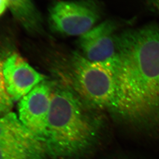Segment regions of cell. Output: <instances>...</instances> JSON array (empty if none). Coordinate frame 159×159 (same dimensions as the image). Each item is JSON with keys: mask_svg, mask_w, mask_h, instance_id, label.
<instances>
[{"mask_svg": "<svg viewBox=\"0 0 159 159\" xmlns=\"http://www.w3.org/2000/svg\"><path fill=\"white\" fill-rule=\"evenodd\" d=\"M119 28L118 22L108 19L79 36L77 44L81 54L92 62L109 63L116 54Z\"/></svg>", "mask_w": 159, "mask_h": 159, "instance_id": "52a82bcc", "label": "cell"}, {"mask_svg": "<svg viewBox=\"0 0 159 159\" xmlns=\"http://www.w3.org/2000/svg\"><path fill=\"white\" fill-rule=\"evenodd\" d=\"M147 4L150 10L159 15V0H147Z\"/></svg>", "mask_w": 159, "mask_h": 159, "instance_id": "8fae6325", "label": "cell"}, {"mask_svg": "<svg viewBox=\"0 0 159 159\" xmlns=\"http://www.w3.org/2000/svg\"><path fill=\"white\" fill-rule=\"evenodd\" d=\"M97 128L72 90L53 86L46 149L52 159H86L97 142Z\"/></svg>", "mask_w": 159, "mask_h": 159, "instance_id": "7a4b0ae2", "label": "cell"}, {"mask_svg": "<svg viewBox=\"0 0 159 159\" xmlns=\"http://www.w3.org/2000/svg\"><path fill=\"white\" fill-rule=\"evenodd\" d=\"M110 159H132L131 158H127V157H118V158H111Z\"/></svg>", "mask_w": 159, "mask_h": 159, "instance_id": "4fadbf2b", "label": "cell"}, {"mask_svg": "<svg viewBox=\"0 0 159 159\" xmlns=\"http://www.w3.org/2000/svg\"><path fill=\"white\" fill-rule=\"evenodd\" d=\"M116 54L106 64L116 86L112 110L159 138V25L118 32Z\"/></svg>", "mask_w": 159, "mask_h": 159, "instance_id": "6da1fadb", "label": "cell"}, {"mask_svg": "<svg viewBox=\"0 0 159 159\" xmlns=\"http://www.w3.org/2000/svg\"><path fill=\"white\" fill-rule=\"evenodd\" d=\"M0 47V115H4L11 112L13 107V101L8 94L5 86L3 77V63L6 57L4 53Z\"/></svg>", "mask_w": 159, "mask_h": 159, "instance_id": "30bf717a", "label": "cell"}, {"mask_svg": "<svg viewBox=\"0 0 159 159\" xmlns=\"http://www.w3.org/2000/svg\"><path fill=\"white\" fill-rule=\"evenodd\" d=\"M104 14V5L99 0L58 1L49 8L48 23L57 35L80 36L93 28Z\"/></svg>", "mask_w": 159, "mask_h": 159, "instance_id": "277c9868", "label": "cell"}, {"mask_svg": "<svg viewBox=\"0 0 159 159\" xmlns=\"http://www.w3.org/2000/svg\"><path fill=\"white\" fill-rule=\"evenodd\" d=\"M68 60L71 81L80 96L96 107L112 109L116 86L110 68L90 61L77 52H72Z\"/></svg>", "mask_w": 159, "mask_h": 159, "instance_id": "3957f363", "label": "cell"}, {"mask_svg": "<svg viewBox=\"0 0 159 159\" xmlns=\"http://www.w3.org/2000/svg\"><path fill=\"white\" fill-rule=\"evenodd\" d=\"M52 90V84L44 80L22 98L18 104L20 121L44 144Z\"/></svg>", "mask_w": 159, "mask_h": 159, "instance_id": "8992f818", "label": "cell"}, {"mask_svg": "<svg viewBox=\"0 0 159 159\" xmlns=\"http://www.w3.org/2000/svg\"><path fill=\"white\" fill-rule=\"evenodd\" d=\"M46 145L15 113L0 118V159H48Z\"/></svg>", "mask_w": 159, "mask_h": 159, "instance_id": "5b68a950", "label": "cell"}, {"mask_svg": "<svg viewBox=\"0 0 159 159\" xmlns=\"http://www.w3.org/2000/svg\"><path fill=\"white\" fill-rule=\"evenodd\" d=\"M8 8L19 25L30 34L43 35V17L32 0H7Z\"/></svg>", "mask_w": 159, "mask_h": 159, "instance_id": "9c48e42d", "label": "cell"}, {"mask_svg": "<svg viewBox=\"0 0 159 159\" xmlns=\"http://www.w3.org/2000/svg\"><path fill=\"white\" fill-rule=\"evenodd\" d=\"M3 74L8 94L14 101L20 100L39 83L45 80L17 53L10 54L3 63Z\"/></svg>", "mask_w": 159, "mask_h": 159, "instance_id": "ba28073f", "label": "cell"}, {"mask_svg": "<svg viewBox=\"0 0 159 159\" xmlns=\"http://www.w3.org/2000/svg\"><path fill=\"white\" fill-rule=\"evenodd\" d=\"M7 8V0H0V16L4 13Z\"/></svg>", "mask_w": 159, "mask_h": 159, "instance_id": "7c38bea8", "label": "cell"}]
</instances>
